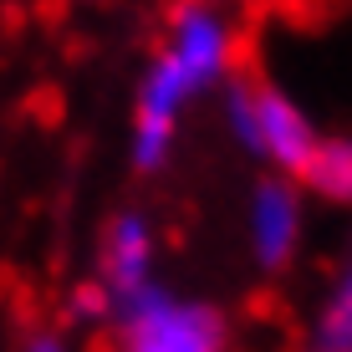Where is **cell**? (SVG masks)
Segmentation results:
<instances>
[{
    "mask_svg": "<svg viewBox=\"0 0 352 352\" xmlns=\"http://www.w3.org/2000/svg\"><path fill=\"white\" fill-rule=\"evenodd\" d=\"M235 52L240 36L235 21L214 0H184L164 31L159 56L148 62L133 97V164L138 168H164L179 138V118L199 102L204 92L225 87L235 77Z\"/></svg>",
    "mask_w": 352,
    "mask_h": 352,
    "instance_id": "6da1fadb",
    "label": "cell"
},
{
    "mask_svg": "<svg viewBox=\"0 0 352 352\" xmlns=\"http://www.w3.org/2000/svg\"><path fill=\"white\" fill-rule=\"evenodd\" d=\"M225 128L250 159H261L276 179L296 184L307 174L311 153H317L322 133L311 123V113L291 92L261 77H230L225 82Z\"/></svg>",
    "mask_w": 352,
    "mask_h": 352,
    "instance_id": "7a4b0ae2",
    "label": "cell"
},
{
    "mask_svg": "<svg viewBox=\"0 0 352 352\" xmlns=\"http://www.w3.org/2000/svg\"><path fill=\"white\" fill-rule=\"evenodd\" d=\"M123 352H225L230 327L199 296H179L168 286H143L113 307Z\"/></svg>",
    "mask_w": 352,
    "mask_h": 352,
    "instance_id": "3957f363",
    "label": "cell"
},
{
    "mask_svg": "<svg viewBox=\"0 0 352 352\" xmlns=\"http://www.w3.org/2000/svg\"><path fill=\"white\" fill-rule=\"evenodd\" d=\"M301 230H307V210H301V189L291 179H261L245 199V245L261 271H281L296 256Z\"/></svg>",
    "mask_w": 352,
    "mask_h": 352,
    "instance_id": "277c9868",
    "label": "cell"
},
{
    "mask_svg": "<svg viewBox=\"0 0 352 352\" xmlns=\"http://www.w3.org/2000/svg\"><path fill=\"white\" fill-rule=\"evenodd\" d=\"M153 261H159V235H153L148 214L118 210L102 230V250H97V286L113 296V307L133 291L153 286Z\"/></svg>",
    "mask_w": 352,
    "mask_h": 352,
    "instance_id": "5b68a950",
    "label": "cell"
},
{
    "mask_svg": "<svg viewBox=\"0 0 352 352\" xmlns=\"http://www.w3.org/2000/svg\"><path fill=\"white\" fill-rule=\"evenodd\" d=\"M307 352H352V256H347L342 271H337L317 322H311Z\"/></svg>",
    "mask_w": 352,
    "mask_h": 352,
    "instance_id": "8992f818",
    "label": "cell"
},
{
    "mask_svg": "<svg viewBox=\"0 0 352 352\" xmlns=\"http://www.w3.org/2000/svg\"><path fill=\"white\" fill-rule=\"evenodd\" d=\"M301 184L327 204H352V138H322Z\"/></svg>",
    "mask_w": 352,
    "mask_h": 352,
    "instance_id": "52a82bcc",
    "label": "cell"
},
{
    "mask_svg": "<svg viewBox=\"0 0 352 352\" xmlns=\"http://www.w3.org/2000/svg\"><path fill=\"white\" fill-rule=\"evenodd\" d=\"M107 311H113V296H107L97 281L77 286V296H72V317H77V322H102Z\"/></svg>",
    "mask_w": 352,
    "mask_h": 352,
    "instance_id": "ba28073f",
    "label": "cell"
},
{
    "mask_svg": "<svg viewBox=\"0 0 352 352\" xmlns=\"http://www.w3.org/2000/svg\"><path fill=\"white\" fill-rule=\"evenodd\" d=\"M21 352H72V342L62 332H31L26 342H21Z\"/></svg>",
    "mask_w": 352,
    "mask_h": 352,
    "instance_id": "9c48e42d",
    "label": "cell"
}]
</instances>
